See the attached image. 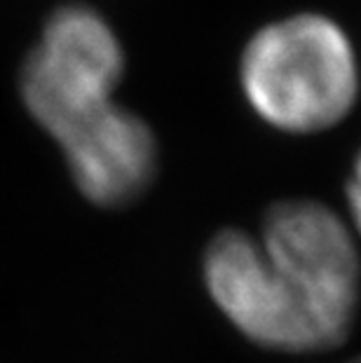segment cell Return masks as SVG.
Listing matches in <instances>:
<instances>
[{"instance_id":"6da1fadb","label":"cell","mask_w":361,"mask_h":363,"mask_svg":"<svg viewBox=\"0 0 361 363\" xmlns=\"http://www.w3.org/2000/svg\"><path fill=\"white\" fill-rule=\"evenodd\" d=\"M240 84L267 125L312 134L338 125L359 91V61L350 35L331 17L298 12L249 38Z\"/></svg>"},{"instance_id":"7a4b0ae2","label":"cell","mask_w":361,"mask_h":363,"mask_svg":"<svg viewBox=\"0 0 361 363\" xmlns=\"http://www.w3.org/2000/svg\"><path fill=\"white\" fill-rule=\"evenodd\" d=\"M122 73L125 50L113 26L94 7L71 3L45 21L21 66L19 91L30 118L59 141L113 104Z\"/></svg>"},{"instance_id":"3957f363","label":"cell","mask_w":361,"mask_h":363,"mask_svg":"<svg viewBox=\"0 0 361 363\" xmlns=\"http://www.w3.org/2000/svg\"><path fill=\"white\" fill-rule=\"evenodd\" d=\"M260 246L310 316L324 350L340 345L361 300V260L345 223L319 202L289 199L267 211Z\"/></svg>"},{"instance_id":"277c9868","label":"cell","mask_w":361,"mask_h":363,"mask_svg":"<svg viewBox=\"0 0 361 363\" xmlns=\"http://www.w3.org/2000/svg\"><path fill=\"white\" fill-rule=\"evenodd\" d=\"M204 281L218 310L240 333L265 350L317 352L324 342L274 272L258 239L226 230L204 253Z\"/></svg>"},{"instance_id":"5b68a950","label":"cell","mask_w":361,"mask_h":363,"mask_svg":"<svg viewBox=\"0 0 361 363\" xmlns=\"http://www.w3.org/2000/svg\"><path fill=\"white\" fill-rule=\"evenodd\" d=\"M59 143L78 190L99 206H125L155 181V136L139 115L115 104L71 129Z\"/></svg>"},{"instance_id":"8992f818","label":"cell","mask_w":361,"mask_h":363,"mask_svg":"<svg viewBox=\"0 0 361 363\" xmlns=\"http://www.w3.org/2000/svg\"><path fill=\"white\" fill-rule=\"evenodd\" d=\"M348 204H350L352 223H355L357 233L361 235V150L355 157V164H352L348 179Z\"/></svg>"},{"instance_id":"52a82bcc","label":"cell","mask_w":361,"mask_h":363,"mask_svg":"<svg viewBox=\"0 0 361 363\" xmlns=\"http://www.w3.org/2000/svg\"><path fill=\"white\" fill-rule=\"evenodd\" d=\"M352 363H361V357H359V359H355V361H352Z\"/></svg>"}]
</instances>
